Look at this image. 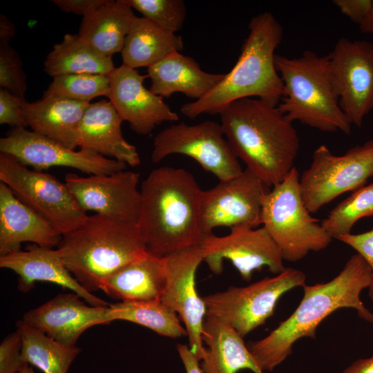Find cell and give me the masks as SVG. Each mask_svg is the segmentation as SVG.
<instances>
[{
	"label": "cell",
	"instance_id": "cell-1",
	"mask_svg": "<svg viewBox=\"0 0 373 373\" xmlns=\"http://www.w3.org/2000/svg\"><path fill=\"white\" fill-rule=\"evenodd\" d=\"M371 279L370 266L356 253L332 280L303 286V298L294 312L267 336L247 344L262 370L273 371L291 354L299 339L315 338L320 323L338 309H354L361 318L373 324V313L361 299Z\"/></svg>",
	"mask_w": 373,
	"mask_h": 373
},
{
	"label": "cell",
	"instance_id": "cell-2",
	"mask_svg": "<svg viewBox=\"0 0 373 373\" xmlns=\"http://www.w3.org/2000/svg\"><path fill=\"white\" fill-rule=\"evenodd\" d=\"M140 191L138 225L148 251L164 258L201 244L203 190L190 172L171 166L155 169Z\"/></svg>",
	"mask_w": 373,
	"mask_h": 373
},
{
	"label": "cell",
	"instance_id": "cell-3",
	"mask_svg": "<svg viewBox=\"0 0 373 373\" xmlns=\"http://www.w3.org/2000/svg\"><path fill=\"white\" fill-rule=\"evenodd\" d=\"M220 115L235 155L267 187L281 182L295 167L299 137L278 106L245 98L231 103Z\"/></svg>",
	"mask_w": 373,
	"mask_h": 373
},
{
	"label": "cell",
	"instance_id": "cell-4",
	"mask_svg": "<svg viewBox=\"0 0 373 373\" xmlns=\"http://www.w3.org/2000/svg\"><path fill=\"white\" fill-rule=\"evenodd\" d=\"M238 61L211 90L198 100L183 104L181 113L191 119L200 115L220 114L231 103L258 97L277 106L283 84L275 65V51L281 43L283 29L269 12L253 17L248 26Z\"/></svg>",
	"mask_w": 373,
	"mask_h": 373
},
{
	"label": "cell",
	"instance_id": "cell-5",
	"mask_svg": "<svg viewBox=\"0 0 373 373\" xmlns=\"http://www.w3.org/2000/svg\"><path fill=\"white\" fill-rule=\"evenodd\" d=\"M57 250L72 275L93 293L100 289L108 277L147 249L138 224L95 213L62 236Z\"/></svg>",
	"mask_w": 373,
	"mask_h": 373
},
{
	"label": "cell",
	"instance_id": "cell-6",
	"mask_svg": "<svg viewBox=\"0 0 373 373\" xmlns=\"http://www.w3.org/2000/svg\"><path fill=\"white\" fill-rule=\"evenodd\" d=\"M275 65L283 84L278 108L290 122L325 132L350 133L352 124L332 89L327 55L311 50L294 58L276 55Z\"/></svg>",
	"mask_w": 373,
	"mask_h": 373
},
{
	"label": "cell",
	"instance_id": "cell-7",
	"mask_svg": "<svg viewBox=\"0 0 373 373\" xmlns=\"http://www.w3.org/2000/svg\"><path fill=\"white\" fill-rule=\"evenodd\" d=\"M261 220L284 260L296 262L311 251H322L332 239L321 222L307 210L296 167L265 195Z\"/></svg>",
	"mask_w": 373,
	"mask_h": 373
},
{
	"label": "cell",
	"instance_id": "cell-8",
	"mask_svg": "<svg viewBox=\"0 0 373 373\" xmlns=\"http://www.w3.org/2000/svg\"><path fill=\"white\" fill-rule=\"evenodd\" d=\"M0 182L62 236L82 226L88 218L65 182L50 173L29 169L3 153H0Z\"/></svg>",
	"mask_w": 373,
	"mask_h": 373
},
{
	"label": "cell",
	"instance_id": "cell-9",
	"mask_svg": "<svg viewBox=\"0 0 373 373\" xmlns=\"http://www.w3.org/2000/svg\"><path fill=\"white\" fill-rule=\"evenodd\" d=\"M306 285V276L288 267L274 277H266L244 287L230 286L203 297L207 313L231 326L242 338L265 324L274 314L285 293Z\"/></svg>",
	"mask_w": 373,
	"mask_h": 373
},
{
	"label": "cell",
	"instance_id": "cell-10",
	"mask_svg": "<svg viewBox=\"0 0 373 373\" xmlns=\"http://www.w3.org/2000/svg\"><path fill=\"white\" fill-rule=\"evenodd\" d=\"M373 176V140L350 148L342 155H334L320 145L310 166L300 177L303 202L311 213L339 195L365 185Z\"/></svg>",
	"mask_w": 373,
	"mask_h": 373
},
{
	"label": "cell",
	"instance_id": "cell-11",
	"mask_svg": "<svg viewBox=\"0 0 373 373\" xmlns=\"http://www.w3.org/2000/svg\"><path fill=\"white\" fill-rule=\"evenodd\" d=\"M224 136L221 124L214 121L172 125L154 137L151 160L158 163L172 154L184 155L220 181L227 180L238 175L243 169Z\"/></svg>",
	"mask_w": 373,
	"mask_h": 373
},
{
	"label": "cell",
	"instance_id": "cell-12",
	"mask_svg": "<svg viewBox=\"0 0 373 373\" xmlns=\"http://www.w3.org/2000/svg\"><path fill=\"white\" fill-rule=\"evenodd\" d=\"M327 55L338 104L350 123L360 127L373 110V44L342 37Z\"/></svg>",
	"mask_w": 373,
	"mask_h": 373
},
{
	"label": "cell",
	"instance_id": "cell-13",
	"mask_svg": "<svg viewBox=\"0 0 373 373\" xmlns=\"http://www.w3.org/2000/svg\"><path fill=\"white\" fill-rule=\"evenodd\" d=\"M201 245L204 253V261L216 274L222 271L224 259L231 261L246 281L251 279L255 271L265 267L275 274L286 268L279 247L264 227H233L224 236L212 233L204 238Z\"/></svg>",
	"mask_w": 373,
	"mask_h": 373
},
{
	"label": "cell",
	"instance_id": "cell-14",
	"mask_svg": "<svg viewBox=\"0 0 373 373\" xmlns=\"http://www.w3.org/2000/svg\"><path fill=\"white\" fill-rule=\"evenodd\" d=\"M268 191L247 168L238 175L202 191L200 216L204 237L219 227L256 228L262 224V200Z\"/></svg>",
	"mask_w": 373,
	"mask_h": 373
},
{
	"label": "cell",
	"instance_id": "cell-15",
	"mask_svg": "<svg viewBox=\"0 0 373 373\" xmlns=\"http://www.w3.org/2000/svg\"><path fill=\"white\" fill-rule=\"evenodd\" d=\"M0 152L41 171L50 167L64 166L88 175L111 174L125 170L127 166L90 150L70 149L26 128H13L1 137Z\"/></svg>",
	"mask_w": 373,
	"mask_h": 373
},
{
	"label": "cell",
	"instance_id": "cell-16",
	"mask_svg": "<svg viewBox=\"0 0 373 373\" xmlns=\"http://www.w3.org/2000/svg\"><path fill=\"white\" fill-rule=\"evenodd\" d=\"M165 258L166 283L160 301L178 314L184 323L189 347L199 361L206 348L202 339L207 307L195 288V274L204 261L201 244L172 254Z\"/></svg>",
	"mask_w": 373,
	"mask_h": 373
},
{
	"label": "cell",
	"instance_id": "cell-17",
	"mask_svg": "<svg viewBox=\"0 0 373 373\" xmlns=\"http://www.w3.org/2000/svg\"><path fill=\"white\" fill-rule=\"evenodd\" d=\"M140 173L119 171L111 174L79 176L68 173L65 183L84 211L125 222L138 224Z\"/></svg>",
	"mask_w": 373,
	"mask_h": 373
},
{
	"label": "cell",
	"instance_id": "cell-18",
	"mask_svg": "<svg viewBox=\"0 0 373 373\" xmlns=\"http://www.w3.org/2000/svg\"><path fill=\"white\" fill-rule=\"evenodd\" d=\"M108 98L123 121L140 135H148L164 122H176L178 115L166 104L163 97L144 85L149 78L124 64L115 68L108 75Z\"/></svg>",
	"mask_w": 373,
	"mask_h": 373
},
{
	"label": "cell",
	"instance_id": "cell-19",
	"mask_svg": "<svg viewBox=\"0 0 373 373\" xmlns=\"http://www.w3.org/2000/svg\"><path fill=\"white\" fill-rule=\"evenodd\" d=\"M81 298L75 293L59 294L26 312L21 320L59 343L75 346L86 329L111 322L109 306L88 305Z\"/></svg>",
	"mask_w": 373,
	"mask_h": 373
},
{
	"label": "cell",
	"instance_id": "cell-20",
	"mask_svg": "<svg viewBox=\"0 0 373 373\" xmlns=\"http://www.w3.org/2000/svg\"><path fill=\"white\" fill-rule=\"evenodd\" d=\"M0 267L17 274L18 288L21 291H30L36 282H49L70 289L89 305L109 306L77 280L64 265L57 249L34 245L26 250L1 255Z\"/></svg>",
	"mask_w": 373,
	"mask_h": 373
},
{
	"label": "cell",
	"instance_id": "cell-21",
	"mask_svg": "<svg viewBox=\"0 0 373 373\" xmlns=\"http://www.w3.org/2000/svg\"><path fill=\"white\" fill-rule=\"evenodd\" d=\"M61 235L46 219L19 200L0 182V254L21 249L23 242L58 247Z\"/></svg>",
	"mask_w": 373,
	"mask_h": 373
},
{
	"label": "cell",
	"instance_id": "cell-22",
	"mask_svg": "<svg viewBox=\"0 0 373 373\" xmlns=\"http://www.w3.org/2000/svg\"><path fill=\"white\" fill-rule=\"evenodd\" d=\"M123 120L108 100L90 103L79 127L78 146L135 167L140 164L137 148L122 132Z\"/></svg>",
	"mask_w": 373,
	"mask_h": 373
},
{
	"label": "cell",
	"instance_id": "cell-23",
	"mask_svg": "<svg viewBox=\"0 0 373 373\" xmlns=\"http://www.w3.org/2000/svg\"><path fill=\"white\" fill-rule=\"evenodd\" d=\"M166 283L165 258L146 251L108 277L100 289L121 301H160Z\"/></svg>",
	"mask_w": 373,
	"mask_h": 373
},
{
	"label": "cell",
	"instance_id": "cell-24",
	"mask_svg": "<svg viewBox=\"0 0 373 373\" xmlns=\"http://www.w3.org/2000/svg\"><path fill=\"white\" fill-rule=\"evenodd\" d=\"M147 76L151 91L163 98L181 93L198 100L221 82L224 74L207 73L192 57L175 52L148 68Z\"/></svg>",
	"mask_w": 373,
	"mask_h": 373
},
{
	"label": "cell",
	"instance_id": "cell-25",
	"mask_svg": "<svg viewBox=\"0 0 373 373\" xmlns=\"http://www.w3.org/2000/svg\"><path fill=\"white\" fill-rule=\"evenodd\" d=\"M202 339L208 347L200 364L204 373H238L242 370L264 373L243 338L231 326L207 313Z\"/></svg>",
	"mask_w": 373,
	"mask_h": 373
},
{
	"label": "cell",
	"instance_id": "cell-26",
	"mask_svg": "<svg viewBox=\"0 0 373 373\" xmlns=\"http://www.w3.org/2000/svg\"><path fill=\"white\" fill-rule=\"evenodd\" d=\"M90 103L61 98H44L23 106L32 131L75 150L82 117Z\"/></svg>",
	"mask_w": 373,
	"mask_h": 373
},
{
	"label": "cell",
	"instance_id": "cell-27",
	"mask_svg": "<svg viewBox=\"0 0 373 373\" xmlns=\"http://www.w3.org/2000/svg\"><path fill=\"white\" fill-rule=\"evenodd\" d=\"M125 0L111 1L82 18L78 35L106 56L121 52L135 18Z\"/></svg>",
	"mask_w": 373,
	"mask_h": 373
},
{
	"label": "cell",
	"instance_id": "cell-28",
	"mask_svg": "<svg viewBox=\"0 0 373 373\" xmlns=\"http://www.w3.org/2000/svg\"><path fill=\"white\" fill-rule=\"evenodd\" d=\"M182 37L163 30L144 17H135L121 52L123 64L149 68L183 49Z\"/></svg>",
	"mask_w": 373,
	"mask_h": 373
},
{
	"label": "cell",
	"instance_id": "cell-29",
	"mask_svg": "<svg viewBox=\"0 0 373 373\" xmlns=\"http://www.w3.org/2000/svg\"><path fill=\"white\" fill-rule=\"evenodd\" d=\"M115 68L112 57L96 50L78 34H66L44 61V71L52 77L84 73L109 75Z\"/></svg>",
	"mask_w": 373,
	"mask_h": 373
},
{
	"label": "cell",
	"instance_id": "cell-30",
	"mask_svg": "<svg viewBox=\"0 0 373 373\" xmlns=\"http://www.w3.org/2000/svg\"><path fill=\"white\" fill-rule=\"evenodd\" d=\"M17 329L21 336L23 361L44 373H68L81 351L76 345L68 346L57 342L23 320L17 323Z\"/></svg>",
	"mask_w": 373,
	"mask_h": 373
},
{
	"label": "cell",
	"instance_id": "cell-31",
	"mask_svg": "<svg viewBox=\"0 0 373 373\" xmlns=\"http://www.w3.org/2000/svg\"><path fill=\"white\" fill-rule=\"evenodd\" d=\"M110 319L126 321L146 327L170 338L187 336L178 314L161 301H120L109 305Z\"/></svg>",
	"mask_w": 373,
	"mask_h": 373
},
{
	"label": "cell",
	"instance_id": "cell-32",
	"mask_svg": "<svg viewBox=\"0 0 373 373\" xmlns=\"http://www.w3.org/2000/svg\"><path fill=\"white\" fill-rule=\"evenodd\" d=\"M373 216V183L363 186L338 203L321 221L332 238L351 233L359 220Z\"/></svg>",
	"mask_w": 373,
	"mask_h": 373
},
{
	"label": "cell",
	"instance_id": "cell-33",
	"mask_svg": "<svg viewBox=\"0 0 373 373\" xmlns=\"http://www.w3.org/2000/svg\"><path fill=\"white\" fill-rule=\"evenodd\" d=\"M110 90L108 75L70 74L52 77L44 98H61L88 102L100 96L107 97Z\"/></svg>",
	"mask_w": 373,
	"mask_h": 373
},
{
	"label": "cell",
	"instance_id": "cell-34",
	"mask_svg": "<svg viewBox=\"0 0 373 373\" xmlns=\"http://www.w3.org/2000/svg\"><path fill=\"white\" fill-rule=\"evenodd\" d=\"M143 17L163 30L175 33L185 21L186 8L182 0H125Z\"/></svg>",
	"mask_w": 373,
	"mask_h": 373
},
{
	"label": "cell",
	"instance_id": "cell-35",
	"mask_svg": "<svg viewBox=\"0 0 373 373\" xmlns=\"http://www.w3.org/2000/svg\"><path fill=\"white\" fill-rule=\"evenodd\" d=\"M0 86L25 99L28 86L23 63L10 44H0Z\"/></svg>",
	"mask_w": 373,
	"mask_h": 373
},
{
	"label": "cell",
	"instance_id": "cell-36",
	"mask_svg": "<svg viewBox=\"0 0 373 373\" xmlns=\"http://www.w3.org/2000/svg\"><path fill=\"white\" fill-rule=\"evenodd\" d=\"M22 340L17 329L0 345V373H19L27 365L21 356Z\"/></svg>",
	"mask_w": 373,
	"mask_h": 373
},
{
	"label": "cell",
	"instance_id": "cell-37",
	"mask_svg": "<svg viewBox=\"0 0 373 373\" xmlns=\"http://www.w3.org/2000/svg\"><path fill=\"white\" fill-rule=\"evenodd\" d=\"M26 99L10 91L0 90V124H8L13 128H26L28 123L23 113Z\"/></svg>",
	"mask_w": 373,
	"mask_h": 373
},
{
	"label": "cell",
	"instance_id": "cell-38",
	"mask_svg": "<svg viewBox=\"0 0 373 373\" xmlns=\"http://www.w3.org/2000/svg\"><path fill=\"white\" fill-rule=\"evenodd\" d=\"M347 245L367 262L372 271V279L368 287V296L373 301V229L361 233H348L336 238Z\"/></svg>",
	"mask_w": 373,
	"mask_h": 373
},
{
	"label": "cell",
	"instance_id": "cell-39",
	"mask_svg": "<svg viewBox=\"0 0 373 373\" xmlns=\"http://www.w3.org/2000/svg\"><path fill=\"white\" fill-rule=\"evenodd\" d=\"M341 12L359 25L367 15L372 0H334Z\"/></svg>",
	"mask_w": 373,
	"mask_h": 373
},
{
	"label": "cell",
	"instance_id": "cell-40",
	"mask_svg": "<svg viewBox=\"0 0 373 373\" xmlns=\"http://www.w3.org/2000/svg\"><path fill=\"white\" fill-rule=\"evenodd\" d=\"M108 0H53L61 10L82 15L83 17L105 5Z\"/></svg>",
	"mask_w": 373,
	"mask_h": 373
},
{
	"label": "cell",
	"instance_id": "cell-41",
	"mask_svg": "<svg viewBox=\"0 0 373 373\" xmlns=\"http://www.w3.org/2000/svg\"><path fill=\"white\" fill-rule=\"evenodd\" d=\"M177 351L185 369V373H204L199 360L186 345L178 344Z\"/></svg>",
	"mask_w": 373,
	"mask_h": 373
},
{
	"label": "cell",
	"instance_id": "cell-42",
	"mask_svg": "<svg viewBox=\"0 0 373 373\" xmlns=\"http://www.w3.org/2000/svg\"><path fill=\"white\" fill-rule=\"evenodd\" d=\"M343 373H373V355L356 360Z\"/></svg>",
	"mask_w": 373,
	"mask_h": 373
},
{
	"label": "cell",
	"instance_id": "cell-43",
	"mask_svg": "<svg viewBox=\"0 0 373 373\" xmlns=\"http://www.w3.org/2000/svg\"><path fill=\"white\" fill-rule=\"evenodd\" d=\"M15 34V25L3 14L0 15V44H9Z\"/></svg>",
	"mask_w": 373,
	"mask_h": 373
},
{
	"label": "cell",
	"instance_id": "cell-44",
	"mask_svg": "<svg viewBox=\"0 0 373 373\" xmlns=\"http://www.w3.org/2000/svg\"><path fill=\"white\" fill-rule=\"evenodd\" d=\"M358 26L362 32L373 35V0L367 15Z\"/></svg>",
	"mask_w": 373,
	"mask_h": 373
},
{
	"label": "cell",
	"instance_id": "cell-45",
	"mask_svg": "<svg viewBox=\"0 0 373 373\" xmlns=\"http://www.w3.org/2000/svg\"><path fill=\"white\" fill-rule=\"evenodd\" d=\"M19 373H35V372L32 367L27 364Z\"/></svg>",
	"mask_w": 373,
	"mask_h": 373
}]
</instances>
